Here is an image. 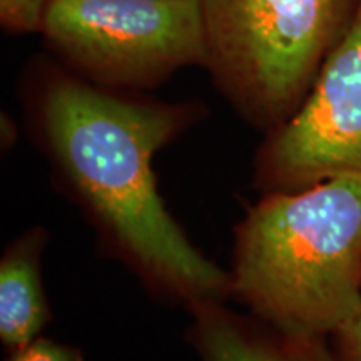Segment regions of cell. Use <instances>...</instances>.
Listing matches in <instances>:
<instances>
[{
  "label": "cell",
  "instance_id": "9",
  "mask_svg": "<svg viewBox=\"0 0 361 361\" xmlns=\"http://www.w3.org/2000/svg\"><path fill=\"white\" fill-rule=\"evenodd\" d=\"M7 361H84V355L75 346L39 336L25 348L11 353Z\"/></svg>",
  "mask_w": 361,
  "mask_h": 361
},
{
  "label": "cell",
  "instance_id": "10",
  "mask_svg": "<svg viewBox=\"0 0 361 361\" xmlns=\"http://www.w3.org/2000/svg\"><path fill=\"white\" fill-rule=\"evenodd\" d=\"M335 335L338 338L340 361H361V310Z\"/></svg>",
  "mask_w": 361,
  "mask_h": 361
},
{
  "label": "cell",
  "instance_id": "5",
  "mask_svg": "<svg viewBox=\"0 0 361 361\" xmlns=\"http://www.w3.org/2000/svg\"><path fill=\"white\" fill-rule=\"evenodd\" d=\"M361 176V0L295 114L266 134L255 159L261 194Z\"/></svg>",
  "mask_w": 361,
  "mask_h": 361
},
{
  "label": "cell",
  "instance_id": "1",
  "mask_svg": "<svg viewBox=\"0 0 361 361\" xmlns=\"http://www.w3.org/2000/svg\"><path fill=\"white\" fill-rule=\"evenodd\" d=\"M27 109L61 188L149 291L186 308L231 298L229 271L192 245L154 174L157 152L204 119V104L107 89L44 62L30 72Z\"/></svg>",
  "mask_w": 361,
  "mask_h": 361
},
{
  "label": "cell",
  "instance_id": "6",
  "mask_svg": "<svg viewBox=\"0 0 361 361\" xmlns=\"http://www.w3.org/2000/svg\"><path fill=\"white\" fill-rule=\"evenodd\" d=\"M188 311V338L197 361H331L319 338L291 335L251 313H234L224 300L196 301Z\"/></svg>",
  "mask_w": 361,
  "mask_h": 361
},
{
  "label": "cell",
  "instance_id": "8",
  "mask_svg": "<svg viewBox=\"0 0 361 361\" xmlns=\"http://www.w3.org/2000/svg\"><path fill=\"white\" fill-rule=\"evenodd\" d=\"M52 2L54 0H0V24L11 34L40 32Z\"/></svg>",
  "mask_w": 361,
  "mask_h": 361
},
{
  "label": "cell",
  "instance_id": "3",
  "mask_svg": "<svg viewBox=\"0 0 361 361\" xmlns=\"http://www.w3.org/2000/svg\"><path fill=\"white\" fill-rule=\"evenodd\" d=\"M206 66L247 124L269 134L295 114L360 0H200Z\"/></svg>",
  "mask_w": 361,
  "mask_h": 361
},
{
  "label": "cell",
  "instance_id": "11",
  "mask_svg": "<svg viewBox=\"0 0 361 361\" xmlns=\"http://www.w3.org/2000/svg\"><path fill=\"white\" fill-rule=\"evenodd\" d=\"M17 139V126L11 116L2 114V147L8 149Z\"/></svg>",
  "mask_w": 361,
  "mask_h": 361
},
{
  "label": "cell",
  "instance_id": "4",
  "mask_svg": "<svg viewBox=\"0 0 361 361\" xmlns=\"http://www.w3.org/2000/svg\"><path fill=\"white\" fill-rule=\"evenodd\" d=\"M40 34L66 69L107 89H154L206 66L200 0H54Z\"/></svg>",
  "mask_w": 361,
  "mask_h": 361
},
{
  "label": "cell",
  "instance_id": "7",
  "mask_svg": "<svg viewBox=\"0 0 361 361\" xmlns=\"http://www.w3.org/2000/svg\"><path fill=\"white\" fill-rule=\"evenodd\" d=\"M47 238L40 226L27 229L0 259V341L8 355L37 340L51 322L40 266Z\"/></svg>",
  "mask_w": 361,
  "mask_h": 361
},
{
  "label": "cell",
  "instance_id": "2",
  "mask_svg": "<svg viewBox=\"0 0 361 361\" xmlns=\"http://www.w3.org/2000/svg\"><path fill=\"white\" fill-rule=\"evenodd\" d=\"M231 298L261 322L323 338L361 310V176L261 194L236 228Z\"/></svg>",
  "mask_w": 361,
  "mask_h": 361
}]
</instances>
